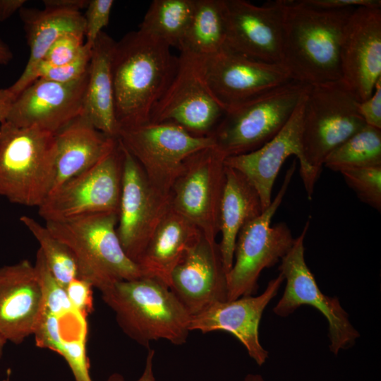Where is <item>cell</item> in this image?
Here are the masks:
<instances>
[{
	"label": "cell",
	"instance_id": "obj_1",
	"mask_svg": "<svg viewBox=\"0 0 381 381\" xmlns=\"http://www.w3.org/2000/svg\"><path fill=\"white\" fill-rule=\"evenodd\" d=\"M283 39L281 65L293 80L315 85L341 80L340 48L356 8L327 9L306 0H280Z\"/></svg>",
	"mask_w": 381,
	"mask_h": 381
},
{
	"label": "cell",
	"instance_id": "obj_2",
	"mask_svg": "<svg viewBox=\"0 0 381 381\" xmlns=\"http://www.w3.org/2000/svg\"><path fill=\"white\" fill-rule=\"evenodd\" d=\"M171 49L140 29L116 42L111 73L119 130L150 121L177 68L179 56Z\"/></svg>",
	"mask_w": 381,
	"mask_h": 381
},
{
	"label": "cell",
	"instance_id": "obj_3",
	"mask_svg": "<svg viewBox=\"0 0 381 381\" xmlns=\"http://www.w3.org/2000/svg\"><path fill=\"white\" fill-rule=\"evenodd\" d=\"M101 294L121 329L138 344L149 349L159 339L186 342L191 315L164 283L142 276L119 282Z\"/></svg>",
	"mask_w": 381,
	"mask_h": 381
},
{
	"label": "cell",
	"instance_id": "obj_4",
	"mask_svg": "<svg viewBox=\"0 0 381 381\" xmlns=\"http://www.w3.org/2000/svg\"><path fill=\"white\" fill-rule=\"evenodd\" d=\"M117 223V213L103 212L45 222V226L72 252L78 277L102 292L119 282L142 277L138 265L121 246Z\"/></svg>",
	"mask_w": 381,
	"mask_h": 381
},
{
	"label": "cell",
	"instance_id": "obj_5",
	"mask_svg": "<svg viewBox=\"0 0 381 381\" xmlns=\"http://www.w3.org/2000/svg\"><path fill=\"white\" fill-rule=\"evenodd\" d=\"M56 152L54 134L7 121L0 123V195L38 208L53 185Z\"/></svg>",
	"mask_w": 381,
	"mask_h": 381
},
{
	"label": "cell",
	"instance_id": "obj_6",
	"mask_svg": "<svg viewBox=\"0 0 381 381\" xmlns=\"http://www.w3.org/2000/svg\"><path fill=\"white\" fill-rule=\"evenodd\" d=\"M359 101L341 80L309 85L303 109L304 159L318 179L326 157L366 123Z\"/></svg>",
	"mask_w": 381,
	"mask_h": 381
},
{
	"label": "cell",
	"instance_id": "obj_7",
	"mask_svg": "<svg viewBox=\"0 0 381 381\" xmlns=\"http://www.w3.org/2000/svg\"><path fill=\"white\" fill-rule=\"evenodd\" d=\"M296 168L294 160L283 183L270 206L240 230L235 243L234 262L226 274L227 301L252 296L265 268L274 266L291 248L294 238L285 223L271 226Z\"/></svg>",
	"mask_w": 381,
	"mask_h": 381
},
{
	"label": "cell",
	"instance_id": "obj_8",
	"mask_svg": "<svg viewBox=\"0 0 381 381\" xmlns=\"http://www.w3.org/2000/svg\"><path fill=\"white\" fill-rule=\"evenodd\" d=\"M308 85L291 81L228 110L212 136L225 158L254 151L289 120Z\"/></svg>",
	"mask_w": 381,
	"mask_h": 381
},
{
	"label": "cell",
	"instance_id": "obj_9",
	"mask_svg": "<svg viewBox=\"0 0 381 381\" xmlns=\"http://www.w3.org/2000/svg\"><path fill=\"white\" fill-rule=\"evenodd\" d=\"M117 139L138 162L150 183L164 193H171L189 156L216 146L212 135L196 136L169 122L120 128Z\"/></svg>",
	"mask_w": 381,
	"mask_h": 381
},
{
	"label": "cell",
	"instance_id": "obj_10",
	"mask_svg": "<svg viewBox=\"0 0 381 381\" xmlns=\"http://www.w3.org/2000/svg\"><path fill=\"white\" fill-rule=\"evenodd\" d=\"M123 151L115 147L97 164L63 183L38 207L45 222H59L103 212L119 214Z\"/></svg>",
	"mask_w": 381,
	"mask_h": 381
},
{
	"label": "cell",
	"instance_id": "obj_11",
	"mask_svg": "<svg viewBox=\"0 0 381 381\" xmlns=\"http://www.w3.org/2000/svg\"><path fill=\"white\" fill-rule=\"evenodd\" d=\"M226 111L207 84L202 58L180 52L176 73L150 122L172 123L194 135L211 136Z\"/></svg>",
	"mask_w": 381,
	"mask_h": 381
},
{
	"label": "cell",
	"instance_id": "obj_12",
	"mask_svg": "<svg viewBox=\"0 0 381 381\" xmlns=\"http://www.w3.org/2000/svg\"><path fill=\"white\" fill-rule=\"evenodd\" d=\"M224 159L216 146L191 155L171 190L172 209L192 222L210 243L216 242L219 233Z\"/></svg>",
	"mask_w": 381,
	"mask_h": 381
},
{
	"label": "cell",
	"instance_id": "obj_13",
	"mask_svg": "<svg viewBox=\"0 0 381 381\" xmlns=\"http://www.w3.org/2000/svg\"><path fill=\"white\" fill-rule=\"evenodd\" d=\"M309 226L310 219L307 220L301 234L294 238L291 248L281 259L279 270L286 280V286L273 312L278 316L286 317L303 305L315 308L328 321L329 349L337 355L341 349L354 345L360 334L350 322L339 299L326 296L320 290L306 262L304 239Z\"/></svg>",
	"mask_w": 381,
	"mask_h": 381
},
{
	"label": "cell",
	"instance_id": "obj_14",
	"mask_svg": "<svg viewBox=\"0 0 381 381\" xmlns=\"http://www.w3.org/2000/svg\"><path fill=\"white\" fill-rule=\"evenodd\" d=\"M120 145L123 174L116 233L125 253L137 264L159 224L171 209V195L154 187L138 162Z\"/></svg>",
	"mask_w": 381,
	"mask_h": 381
},
{
	"label": "cell",
	"instance_id": "obj_15",
	"mask_svg": "<svg viewBox=\"0 0 381 381\" xmlns=\"http://www.w3.org/2000/svg\"><path fill=\"white\" fill-rule=\"evenodd\" d=\"M202 61L207 84L226 111L294 81L282 65L255 60L226 47Z\"/></svg>",
	"mask_w": 381,
	"mask_h": 381
},
{
	"label": "cell",
	"instance_id": "obj_16",
	"mask_svg": "<svg viewBox=\"0 0 381 381\" xmlns=\"http://www.w3.org/2000/svg\"><path fill=\"white\" fill-rule=\"evenodd\" d=\"M306 93L289 120L270 140L254 151L224 159L226 166L243 174L255 188L263 210L271 204L272 191L277 176L284 162L291 155H295L299 160L300 175L307 196L309 200L312 199L318 179L307 164L303 153L302 121Z\"/></svg>",
	"mask_w": 381,
	"mask_h": 381
},
{
	"label": "cell",
	"instance_id": "obj_17",
	"mask_svg": "<svg viewBox=\"0 0 381 381\" xmlns=\"http://www.w3.org/2000/svg\"><path fill=\"white\" fill-rule=\"evenodd\" d=\"M87 76L66 83L36 79L16 97L6 121L56 135L81 115Z\"/></svg>",
	"mask_w": 381,
	"mask_h": 381
},
{
	"label": "cell",
	"instance_id": "obj_18",
	"mask_svg": "<svg viewBox=\"0 0 381 381\" xmlns=\"http://www.w3.org/2000/svg\"><path fill=\"white\" fill-rule=\"evenodd\" d=\"M226 46L247 57L281 64L283 20L280 0L257 6L246 0H224Z\"/></svg>",
	"mask_w": 381,
	"mask_h": 381
},
{
	"label": "cell",
	"instance_id": "obj_19",
	"mask_svg": "<svg viewBox=\"0 0 381 381\" xmlns=\"http://www.w3.org/2000/svg\"><path fill=\"white\" fill-rule=\"evenodd\" d=\"M341 80L359 102L369 98L381 78V8H354L341 48Z\"/></svg>",
	"mask_w": 381,
	"mask_h": 381
},
{
	"label": "cell",
	"instance_id": "obj_20",
	"mask_svg": "<svg viewBox=\"0 0 381 381\" xmlns=\"http://www.w3.org/2000/svg\"><path fill=\"white\" fill-rule=\"evenodd\" d=\"M169 287L191 316L214 303L227 301L226 273L219 243L202 236L172 270Z\"/></svg>",
	"mask_w": 381,
	"mask_h": 381
},
{
	"label": "cell",
	"instance_id": "obj_21",
	"mask_svg": "<svg viewBox=\"0 0 381 381\" xmlns=\"http://www.w3.org/2000/svg\"><path fill=\"white\" fill-rule=\"evenodd\" d=\"M284 281L279 274L269 282L266 289L259 296H243L211 304L191 316L190 331L208 333L222 330L232 334L245 346L249 356L261 366L268 358V351L259 341L260 320Z\"/></svg>",
	"mask_w": 381,
	"mask_h": 381
},
{
	"label": "cell",
	"instance_id": "obj_22",
	"mask_svg": "<svg viewBox=\"0 0 381 381\" xmlns=\"http://www.w3.org/2000/svg\"><path fill=\"white\" fill-rule=\"evenodd\" d=\"M43 300L40 278L28 260L0 267V334L7 341L20 344L34 334Z\"/></svg>",
	"mask_w": 381,
	"mask_h": 381
},
{
	"label": "cell",
	"instance_id": "obj_23",
	"mask_svg": "<svg viewBox=\"0 0 381 381\" xmlns=\"http://www.w3.org/2000/svg\"><path fill=\"white\" fill-rule=\"evenodd\" d=\"M55 138V176L49 194L94 166L117 143V138L97 130L81 116L57 133Z\"/></svg>",
	"mask_w": 381,
	"mask_h": 381
},
{
	"label": "cell",
	"instance_id": "obj_24",
	"mask_svg": "<svg viewBox=\"0 0 381 381\" xmlns=\"http://www.w3.org/2000/svg\"><path fill=\"white\" fill-rule=\"evenodd\" d=\"M202 237L201 231L192 222L171 207L137 262L142 276L169 286L172 270Z\"/></svg>",
	"mask_w": 381,
	"mask_h": 381
},
{
	"label": "cell",
	"instance_id": "obj_25",
	"mask_svg": "<svg viewBox=\"0 0 381 381\" xmlns=\"http://www.w3.org/2000/svg\"><path fill=\"white\" fill-rule=\"evenodd\" d=\"M116 42L104 31L92 47L81 116L107 135L117 138L111 57Z\"/></svg>",
	"mask_w": 381,
	"mask_h": 381
},
{
	"label": "cell",
	"instance_id": "obj_26",
	"mask_svg": "<svg viewBox=\"0 0 381 381\" xmlns=\"http://www.w3.org/2000/svg\"><path fill=\"white\" fill-rule=\"evenodd\" d=\"M19 12L24 23L30 56L23 72L9 87L16 97L32 82L37 65L57 39L69 32L85 34V19L79 11L22 8Z\"/></svg>",
	"mask_w": 381,
	"mask_h": 381
},
{
	"label": "cell",
	"instance_id": "obj_27",
	"mask_svg": "<svg viewBox=\"0 0 381 381\" xmlns=\"http://www.w3.org/2000/svg\"><path fill=\"white\" fill-rule=\"evenodd\" d=\"M225 176L219 210L222 239L219 246L227 274L233 265L235 243L240 230L264 210L257 190L243 174L225 165Z\"/></svg>",
	"mask_w": 381,
	"mask_h": 381
},
{
	"label": "cell",
	"instance_id": "obj_28",
	"mask_svg": "<svg viewBox=\"0 0 381 381\" xmlns=\"http://www.w3.org/2000/svg\"><path fill=\"white\" fill-rule=\"evenodd\" d=\"M224 0H195L190 23L180 52L205 58L226 46Z\"/></svg>",
	"mask_w": 381,
	"mask_h": 381
},
{
	"label": "cell",
	"instance_id": "obj_29",
	"mask_svg": "<svg viewBox=\"0 0 381 381\" xmlns=\"http://www.w3.org/2000/svg\"><path fill=\"white\" fill-rule=\"evenodd\" d=\"M195 4V0H154L138 29L180 50Z\"/></svg>",
	"mask_w": 381,
	"mask_h": 381
},
{
	"label": "cell",
	"instance_id": "obj_30",
	"mask_svg": "<svg viewBox=\"0 0 381 381\" xmlns=\"http://www.w3.org/2000/svg\"><path fill=\"white\" fill-rule=\"evenodd\" d=\"M324 166L339 172L381 166V129L365 125L329 153Z\"/></svg>",
	"mask_w": 381,
	"mask_h": 381
},
{
	"label": "cell",
	"instance_id": "obj_31",
	"mask_svg": "<svg viewBox=\"0 0 381 381\" xmlns=\"http://www.w3.org/2000/svg\"><path fill=\"white\" fill-rule=\"evenodd\" d=\"M20 221L39 243V249L54 277L66 289L72 280L78 277V265L71 250L45 224L27 215L21 216Z\"/></svg>",
	"mask_w": 381,
	"mask_h": 381
},
{
	"label": "cell",
	"instance_id": "obj_32",
	"mask_svg": "<svg viewBox=\"0 0 381 381\" xmlns=\"http://www.w3.org/2000/svg\"><path fill=\"white\" fill-rule=\"evenodd\" d=\"M360 200L381 211V166L344 169L340 171Z\"/></svg>",
	"mask_w": 381,
	"mask_h": 381
},
{
	"label": "cell",
	"instance_id": "obj_33",
	"mask_svg": "<svg viewBox=\"0 0 381 381\" xmlns=\"http://www.w3.org/2000/svg\"><path fill=\"white\" fill-rule=\"evenodd\" d=\"M91 54L92 47L85 42L79 54L66 64L52 66L40 61L34 72L32 82L37 78L61 83L79 80L88 73Z\"/></svg>",
	"mask_w": 381,
	"mask_h": 381
},
{
	"label": "cell",
	"instance_id": "obj_34",
	"mask_svg": "<svg viewBox=\"0 0 381 381\" xmlns=\"http://www.w3.org/2000/svg\"><path fill=\"white\" fill-rule=\"evenodd\" d=\"M83 32L66 33L50 47L41 61L52 66H59L73 61L80 52L85 42Z\"/></svg>",
	"mask_w": 381,
	"mask_h": 381
},
{
	"label": "cell",
	"instance_id": "obj_35",
	"mask_svg": "<svg viewBox=\"0 0 381 381\" xmlns=\"http://www.w3.org/2000/svg\"><path fill=\"white\" fill-rule=\"evenodd\" d=\"M113 0H90L86 8L85 19V37L87 44L92 47L102 30L109 22Z\"/></svg>",
	"mask_w": 381,
	"mask_h": 381
},
{
	"label": "cell",
	"instance_id": "obj_36",
	"mask_svg": "<svg viewBox=\"0 0 381 381\" xmlns=\"http://www.w3.org/2000/svg\"><path fill=\"white\" fill-rule=\"evenodd\" d=\"M93 286L85 279L77 277L66 287L72 306L87 318L94 310Z\"/></svg>",
	"mask_w": 381,
	"mask_h": 381
},
{
	"label": "cell",
	"instance_id": "obj_37",
	"mask_svg": "<svg viewBox=\"0 0 381 381\" xmlns=\"http://www.w3.org/2000/svg\"><path fill=\"white\" fill-rule=\"evenodd\" d=\"M358 110L366 125L381 129V78L375 83L371 96L358 102Z\"/></svg>",
	"mask_w": 381,
	"mask_h": 381
},
{
	"label": "cell",
	"instance_id": "obj_38",
	"mask_svg": "<svg viewBox=\"0 0 381 381\" xmlns=\"http://www.w3.org/2000/svg\"><path fill=\"white\" fill-rule=\"evenodd\" d=\"M314 6L327 9H341L358 7L381 8L380 0H306Z\"/></svg>",
	"mask_w": 381,
	"mask_h": 381
},
{
	"label": "cell",
	"instance_id": "obj_39",
	"mask_svg": "<svg viewBox=\"0 0 381 381\" xmlns=\"http://www.w3.org/2000/svg\"><path fill=\"white\" fill-rule=\"evenodd\" d=\"M90 0H44V9L79 11L86 8Z\"/></svg>",
	"mask_w": 381,
	"mask_h": 381
},
{
	"label": "cell",
	"instance_id": "obj_40",
	"mask_svg": "<svg viewBox=\"0 0 381 381\" xmlns=\"http://www.w3.org/2000/svg\"><path fill=\"white\" fill-rule=\"evenodd\" d=\"M154 356L155 350L149 349L143 374L136 381H155L153 373ZM106 381H126V380L122 375L118 373H114L110 375Z\"/></svg>",
	"mask_w": 381,
	"mask_h": 381
},
{
	"label": "cell",
	"instance_id": "obj_41",
	"mask_svg": "<svg viewBox=\"0 0 381 381\" xmlns=\"http://www.w3.org/2000/svg\"><path fill=\"white\" fill-rule=\"evenodd\" d=\"M25 0H0V22L10 18L16 12L23 8Z\"/></svg>",
	"mask_w": 381,
	"mask_h": 381
},
{
	"label": "cell",
	"instance_id": "obj_42",
	"mask_svg": "<svg viewBox=\"0 0 381 381\" xmlns=\"http://www.w3.org/2000/svg\"><path fill=\"white\" fill-rule=\"evenodd\" d=\"M16 96L9 87L0 89V123L6 120L8 114Z\"/></svg>",
	"mask_w": 381,
	"mask_h": 381
},
{
	"label": "cell",
	"instance_id": "obj_43",
	"mask_svg": "<svg viewBox=\"0 0 381 381\" xmlns=\"http://www.w3.org/2000/svg\"><path fill=\"white\" fill-rule=\"evenodd\" d=\"M13 58V54L9 47L0 40V64L7 65Z\"/></svg>",
	"mask_w": 381,
	"mask_h": 381
},
{
	"label": "cell",
	"instance_id": "obj_44",
	"mask_svg": "<svg viewBox=\"0 0 381 381\" xmlns=\"http://www.w3.org/2000/svg\"><path fill=\"white\" fill-rule=\"evenodd\" d=\"M240 381H265L262 376L259 374H248L242 380Z\"/></svg>",
	"mask_w": 381,
	"mask_h": 381
},
{
	"label": "cell",
	"instance_id": "obj_45",
	"mask_svg": "<svg viewBox=\"0 0 381 381\" xmlns=\"http://www.w3.org/2000/svg\"><path fill=\"white\" fill-rule=\"evenodd\" d=\"M7 341L4 337L0 334V359L2 357L4 348Z\"/></svg>",
	"mask_w": 381,
	"mask_h": 381
},
{
	"label": "cell",
	"instance_id": "obj_46",
	"mask_svg": "<svg viewBox=\"0 0 381 381\" xmlns=\"http://www.w3.org/2000/svg\"><path fill=\"white\" fill-rule=\"evenodd\" d=\"M1 381H11V371L8 370L6 373V377Z\"/></svg>",
	"mask_w": 381,
	"mask_h": 381
}]
</instances>
